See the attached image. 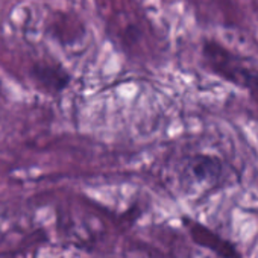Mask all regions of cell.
<instances>
[{
	"label": "cell",
	"mask_w": 258,
	"mask_h": 258,
	"mask_svg": "<svg viewBox=\"0 0 258 258\" xmlns=\"http://www.w3.org/2000/svg\"><path fill=\"white\" fill-rule=\"evenodd\" d=\"M31 76L40 87L52 93L62 91L70 82L69 73L64 69L52 64H35L31 70Z\"/></svg>",
	"instance_id": "1"
}]
</instances>
